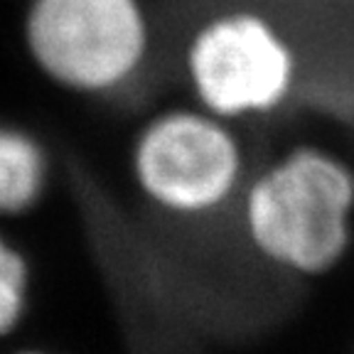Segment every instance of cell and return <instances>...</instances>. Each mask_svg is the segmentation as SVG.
<instances>
[{"mask_svg":"<svg viewBox=\"0 0 354 354\" xmlns=\"http://www.w3.org/2000/svg\"><path fill=\"white\" fill-rule=\"evenodd\" d=\"M243 234L263 261L293 276L335 271L354 243V167L322 145H295L246 180Z\"/></svg>","mask_w":354,"mask_h":354,"instance_id":"obj_1","label":"cell"},{"mask_svg":"<svg viewBox=\"0 0 354 354\" xmlns=\"http://www.w3.org/2000/svg\"><path fill=\"white\" fill-rule=\"evenodd\" d=\"M22 42L39 74L69 94H121L150 57L143 0H30Z\"/></svg>","mask_w":354,"mask_h":354,"instance_id":"obj_2","label":"cell"},{"mask_svg":"<svg viewBox=\"0 0 354 354\" xmlns=\"http://www.w3.org/2000/svg\"><path fill=\"white\" fill-rule=\"evenodd\" d=\"M140 194L170 216L219 214L246 185V150L234 123L199 106L155 113L131 148Z\"/></svg>","mask_w":354,"mask_h":354,"instance_id":"obj_3","label":"cell"},{"mask_svg":"<svg viewBox=\"0 0 354 354\" xmlns=\"http://www.w3.org/2000/svg\"><path fill=\"white\" fill-rule=\"evenodd\" d=\"M185 72L199 109L239 123L273 116L293 99L300 59L266 15L229 10L194 30L185 50Z\"/></svg>","mask_w":354,"mask_h":354,"instance_id":"obj_4","label":"cell"},{"mask_svg":"<svg viewBox=\"0 0 354 354\" xmlns=\"http://www.w3.org/2000/svg\"><path fill=\"white\" fill-rule=\"evenodd\" d=\"M50 183V158L32 133L0 123V216H25L42 202Z\"/></svg>","mask_w":354,"mask_h":354,"instance_id":"obj_5","label":"cell"},{"mask_svg":"<svg viewBox=\"0 0 354 354\" xmlns=\"http://www.w3.org/2000/svg\"><path fill=\"white\" fill-rule=\"evenodd\" d=\"M30 298V266L15 243L0 232V337L22 322Z\"/></svg>","mask_w":354,"mask_h":354,"instance_id":"obj_6","label":"cell"},{"mask_svg":"<svg viewBox=\"0 0 354 354\" xmlns=\"http://www.w3.org/2000/svg\"><path fill=\"white\" fill-rule=\"evenodd\" d=\"M22 354H42V352H22Z\"/></svg>","mask_w":354,"mask_h":354,"instance_id":"obj_7","label":"cell"}]
</instances>
